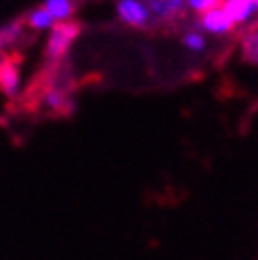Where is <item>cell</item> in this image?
<instances>
[{"mask_svg": "<svg viewBox=\"0 0 258 260\" xmlns=\"http://www.w3.org/2000/svg\"><path fill=\"white\" fill-rule=\"evenodd\" d=\"M79 34H81V23H77L73 19L56 23L50 29V36H48V42H46V50H44L46 60L52 62V64H58L64 56L69 54V50L75 44V40L79 38Z\"/></svg>", "mask_w": 258, "mask_h": 260, "instance_id": "1", "label": "cell"}, {"mask_svg": "<svg viewBox=\"0 0 258 260\" xmlns=\"http://www.w3.org/2000/svg\"><path fill=\"white\" fill-rule=\"evenodd\" d=\"M116 13L124 25L135 29H145L153 21L145 0H116Z\"/></svg>", "mask_w": 258, "mask_h": 260, "instance_id": "2", "label": "cell"}, {"mask_svg": "<svg viewBox=\"0 0 258 260\" xmlns=\"http://www.w3.org/2000/svg\"><path fill=\"white\" fill-rule=\"evenodd\" d=\"M197 29L199 31H205L209 36H215V38H221V36H230L232 31L236 29L234 21L230 19V15L223 11V7H215L203 15H199V23H197Z\"/></svg>", "mask_w": 258, "mask_h": 260, "instance_id": "3", "label": "cell"}, {"mask_svg": "<svg viewBox=\"0 0 258 260\" xmlns=\"http://www.w3.org/2000/svg\"><path fill=\"white\" fill-rule=\"evenodd\" d=\"M221 7L236 27H250L258 23V9L254 0H221Z\"/></svg>", "mask_w": 258, "mask_h": 260, "instance_id": "4", "label": "cell"}, {"mask_svg": "<svg viewBox=\"0 0 258 260\" xmlns=\"http://www.w3.org/2000/svg\"><path fill=\"white\" fill-rule=\"evenodd\" d=\"M0 91L11 100L21 93V64L17 58H0Z\"/></svg>", "mask_w": 258, "mask_h": 260, "instance_id": "5", "label": "cell"}, {"mask_svg": "<svg viewBox=\"0 0 258 260\" xmlns=\"http://www.w3.org/2000/svg\"><path fill=\"white\" fill-rule=\"evenodd\" d=\"M151 17L157 23H174L184 17L186 0H145Z\"/></svg>", "mask_w": 258, "mask_h": 260, "instance_id": "6", "label": "cell"}, {"mask_svg": "<svg viewBox=\"0 0 258 260\" xmlns=\"http://www.w3.org/2000/svg\"><path fill=\"white\" fill-rule=\"evenodd\" d=\"M240 54L248 64L258 67V23L250 25L240 40Z\"/></svg>", "mask_w": 258, "mask_h": 260, "instance_id": "7", "label": "cell"}, {"mask_svg": "<svg viewBox=\"0 0 258 260\" xmlns=\"http://www.w3.org/2000/svg\"><path fill=\"white\" fill-rule=\"evenodd\" d=\"M44 9L54 17L56 23L60 21H71L75 11H77V3L75 0H46Z\"/></svg>", "mask_w": 258, "mask_h": 260, "instance_id": "8", "label": "cell"}, {"mask_svg": "<svg viewBox=\"0 0 258 260\" xmlns=\"http://www.w3.org/2000/svg\"><path fill=\"white\" fill-rule=\"evenodd\" d=\"M25 31V21L17 19L5 27H0V54H3L7 48H11L13 44H17Z\"/></svg>", "mask_w": 258, "mask_h": 260, "instance_id": "9", "label": "cell"}, {"mask_svg": "<svg viewBox=\"0 0 258 260\" xmlns=\"http://www.w3.org/2000/svg\"><path fill=\"white\" fill-rule=\"evenodd\" d=\"M23 21H25V25H27L29 29H34V31H50V29L56 25L54 17H52L44 7L34 9Z\"/></svg>", "mask_w": 258, "mask_h": 260, "instance_id": "10", "label": "cell"}, {"mask_svg": "<svg viewBox=\"0 0 258 260\" xmlns=\"http://www.w3.org/2000/svg\"><path fill=\"white\" fill-rule=\"evenodd\" d=\"M182 46L192 54H203L207 50V38L199 29H188L182 36Z\"/></svg>", "mask_w": 258, "mask_h": 260, "instance_id": "11", "label": "cell"}, {"mask_svg": "<svg viewBox=\"0 0 258 260\" xmlns=\"http://www.w3.org/2000/svg\"><path fill=\"white\" fill-rule=\"evenodd\" d=\"M219 5H221V0H186V9H190L197 15H203V13H207Z\"/></svg>", "mask_w": 258, "mask_h": 260, "instance_id": "12", "label": "cell"}, {"mask_svg": "<svg viewBox=\"0 0 258 260\" xmlns=\"http://www.w3.org/2000/svg\"><path fill=\"white\" fill-rule=\"evenodd\" d=\"M254 3H256V9H258V0H254Z\"/></svg>", "mask_w": 258, "mask_h": 260, "instance_id": "13", "label": "cell"}]
</instances>
